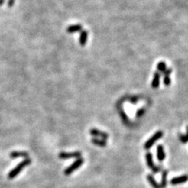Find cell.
Returning a JSON list of instances; mask_svg holds the SVG:
<instances>
[{"label":"cell","instance_id":"cell-20","mask_svg":"<svg viewBox=\"0 0 188 188\" xmlns=\"http://www.w3.org/2000/svg\"><path fill=\"white\" fill-rule=\"evenodd\" d=\"M144 112V109L139 110L138 112H137V114H136V116H137V117H140L141 115H143Z\"/></svg>","mask_w":188,"mask_h":188},{"label":"cell","instance_id":"cell-4","mask_svg":"<svg viewBox=\"0 0 188 188\" xmlns=\"http://www.w3.org/2000/svg\"><path fill=\"white\" fill-rule=\"evenodd\" d=\"M146 161L147 166L153 171L154 173H158L161 171V167L159 166H156L154 164L153 157H152V154L150 152H147L146 154Z\"/></svg>","mask_w":188,"mask_h":188},{"label":"cell","instance_id":"cell-12","mask_svg":"<svg viewBox=\"0 0 188 188\" xmlns=\"http://www.w3.org/2000/svg\"><path fill=\"white\" fill-rule=\"evenodd\" d=\"M160 76H161V75H160L159 72H158V71H156L155 73H154V79L151 83L152 88L157 89V87L159 86Z\"/></svg>","mask_w":188,"mask_h":188},{"label":"cell","instance_id":"cell-13","mask_svg":"<svg viewBox=\"0 0 188 188\" xmlns=\"http://www.w3.org/2000/svg\"><path fill=\"white\" fill-rule=\"evenodd\" d=\"M167 175H168V171L167 170H163L162 171V175H161V181L160 186L161 188H165L167 184Z\"/></svg>","mask_w":188,"mask_h":188},{"label":"cell","instance_id":"cell-2","mask_svg":"<svg viewBox=\"0 0 188 188\" xmlns=\"http://www.w3.org/2000/svg\"><path fill=\"white\" fill-rule=\"evenodd\" d=\"M163 136V132H161V131H157V132H155L153 136L151 137L149 140L145 143L144 144V148L146 149V150H149L151 147H153V145L155 144V142H157V140H160V139Z\"/></svg>","mask_w":188,"mask_h":188},{"label":"cell","instance_id":"cell-3","mask_svg":"<svg viewBox=\"0 0 188 188\" xmlns=\"http://www.w3.org/2000/svg\"><path fill=\"white\" fill-rule=\"evenodd\" d=\"M83 162H84V160H83V158H82V157H80V158H78L76 161H75V162H74V163L71 164L69 167H67V169L64 170V174H65L66 176H69V175H71V173H73L74 171H75L76 169H79L80 166H82V165L83 164Z\"/></svg>","mask_w":188,"mask_h":188},{"label":"cell","instance_id":"cell-6","mask_svg":"<svg viewBox=\"0 0 188 188\" xmlns=\"http://www.w3.org/2000/svg\"><path fill=\"white\" fill-rule=\"evenodd\" d=\"M188 180V176L187 175H183L180 177H175L171 180V184L173 185H178L181 183H184Z\"/></svg>","mask_w":188,"mask_h":188},{"label":"cell","instance_id":"cell-10","mask_svg":"<svg viewBox=\"0 0 188 188\" xmlns=\"http://www.w3.org/2000/svg\"><path fill=\"white\" fill-rule=\"evenodd\" d=\"M89 33L86 30H82L80 33V38H79V43L82 46H84L86 44L87 38H88Z\"/></svg>","mask_w":188,"mask_h":188},{"label":"cell","instance_id":"cell-7","mask_svg":"<svg viewBox=\"0 0 188 188\" xmlns=\"http://www.w3.org/2000/svg\"><path fill=\"white\" fill-rule=\"evenodd\" d=\"M90 134L95 137H100L103 140H107L108 138V134L104 132L98 130L96 129H92L90 130Z\"/></svg>","mask_w":188,"mask_h":188},{"label":"cell","instance_id":"cell-11","mask_svg":"<svg viewBox=\"0 0 188 188\" xmlns=\"http://www.w3.org/2000/svg\"><path fill=\"white\" fill-rule=\"evenodd\" d=\"M11 158H18V157H24V158H28V154L24 151H13L10 154Z\"/></svg>","mask_w":188,"mask_h":188},{"label":"cell","instance_id":"cell-22","mask_svg":"<svg viewBox=\"0 0 188 188\" xmlns=\"http://www.w3.org/2000/svg\"><path fill=\"white\" fill-rule=\"evenodd\" d=\"M4 2H5V0H0V6H2Z\"/></svg>","mask_w":188,"mask_h":188},{"label":"cell","instance_id":"cell-19","mask_svg":"<svg viewBox=\"0 0 188 188\" xmlns=\"http://www.w3.org/2000/svg\"><path fill=\"white\" fill-rule=\"evenodd\" d=\"M171 73H172V69H171V68H169V69L165 70V71L163 74L165 76H169Z\"/></svg>","mask_w":188,"mask_h":188},{"label":"cell","instance_id":"cell-18","mask_svg":"<svg viewBox=\"0 0 188 188\" xmlns=\"http://www.w3.org/2000/svg\"><path fill=\"white\" fill-rule=\"evenodd\" d=\"M171 83V79L169 76H165L164 77V84L165 86H169Z\"/></svg>","mask_w":188,"mask_h":188},{"label":"cell","instance_id":"cell-9","mask_svg":"<svg viewBox=\"0 0 188 188\" xmlns=\"http://www.w3.org/2000/svg\"><path fill=\"white\" fill-rule=\"evenodd\" d=\"M83 30V25L79 24H72L69 27L67 28V33H75L79 32Z\"/></svg>","mask_w":188,"mask_h":188},{"label":"cell","instance_id":"cell-1","mask_svg":"<svg viewBox=\"0 0 188 188\" xmlns=\"http://www.w3.org/2000/svg\"><path fill=\"white\" fill-rule=\"evenodd\" d=\"M31 163V160L30 158H25L24 161H22L21 163L18 164L14 169H12L10 171L9 174H8V178L10 179V180H12V179H14L20 173H21L22 169L24 168L27 167L28 165H29Z\"/></svg>","mask_w":188,"mask_h":188},{"label":"cell","instance_id":"cell-5","mask_svg":"<svg viewBox=\"0 0 188 188\" xmlns=\"http://www.w3.org/2000/svg\"><path fill=\"white\" fill-rule=\"evenodd\" d=\"M82 154L79 151L71 152V153H66V152H60L59 154V157L60 159H68V158H80Z\"/></svg>","mask_w":188,"mask_h":188},{"label":"cell","instance_id":"cell-15","mask_svg":"<svg viewBox=\"0 0 188 188\" xmlns=\"http://www.w3.org/2000/svg\"><path fill=\"white\" fill-rule=\"evenodd\" d=\"M147 180L150 183V184L153 186V188H161L160 185L157 184V182H156V180H154V178L152 175H147Z\"/></svg>","mask_w":188,"mask_h":188},{"label":"cell","instance_id":"cell-16","mask_svg":"<svg viewBox=\"0 0 188 188\" xmlns=\"http://www.w3.org/2000/svg\"><path fill=\"white\" fill-rule=\"evenodd\" d=\"M157 70L160 71V72L164 73V72L165 71V70H166V64H165V63L164 61L159 62L157 66Z\"/></svg>","mask_w":188,"mask_h":188},{"label":"cell","instance_id":"cell-14","mask_svg":"<svg viewBox=\"0 0 188 188\" xmlns=\"http://www.w3.org/2000/svg\"><path fill=\"white\" fill-rule=\"evenodd\" d=\"M92 143L94 144L96 146L101 147H104L107 146V143L104 140H100V139H96V138H92Z\"/></svg>","mask_w":188,"mask_h":188},{"label":"cell","instance_id":"cell-17","mask_svg":"<svg viewBox=\"0 0 188 188\" xmlns=\"http://www.w3.org/2000/svg\"><path fill=\"white\" fill-rule=\"evenodd\" d=\"M186 135H180L179 136V139H180V141L183 144H186L188 142V126L186 127Z\"/></svg>","mask_w":188,"mask_h":188},{"label":"cell","instance_id":"cell-8","mask_svg":"<svg viewBox=\"0 0 188 188\" xmlns=\"http://www.w3.org/2000/svg\"><path fill=\"white\" fill-rule=\"evenodd\" d=\"M157 158L159 161H162L165 158V153L164 151V147L162 145H158L157 147Z\"/></svg>","mask_w":188,"mask_h":188},{"label":"cell","instance_id":"cell-21","mask_svg":"<svg viewBox=\"0 0 188 188\" xmlns=\"http://www.w3.org/2000/svg\"><path fill=\"white\" fill-rule=\"evenodd\" d=\"M14 1H15V0H9V1H8V6L10 8H11L12 6H14Z\"/></svg>","mask_w":188,"mask_h":188}]
</instances>
